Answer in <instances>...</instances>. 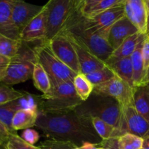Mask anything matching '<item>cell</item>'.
Instances as JSON below:
<instances>
[{
  "label": "cell",
  "mask_w": 149,
  "mask_h": 149,
  "mask_svg": "<svg viewBox=\"0 0 149 149\" xmlns=\"http://www.w3.org/2000/svg\"><path fill=\"white\" fill-rule=\"evenodd\" d=\"M35 127L47 139L65 141L80 146L86 142L100 146L103 140L93 127L92 119L82 116L75 109L59 111H38Z\"/></svg>",
  "instance_id": "obj_1"
},
{
  "label": "cell",
  "mask_w": 149,
  "mask_h": 149,
  "mask_svg": "<svg viewBox=\"0 0 149 149\" xmlns=\"http://www.w3.org/2000/svg\"><path fill=\"white\" fill-rule=\"evenodd\" d=\"M61 33L82 46L86 49L106 63L114 49L110 46L100 32H93L84 26V15L75 0L74 7Z\"/></svg>",
  "instance_id": "obj_2"
},
{
  "label": "cell",
  "mask_w": 149,
  "mask_h": 149,
  "mask_svg": "<svg viewBox=\"0 0 149 149\" xmlns=\"http://www.w3.org/2000/svg\"><path fill=\"white\" fill-rule=\"evenodd\" d=\"M75 109L85 117H97L112 125L116 129V138L122 135V107L113 97L93 92L89 98Z\"/></svg>",
  "instance_id": "obj_3"
},
{
  "label": "cell",
  "mask_w": 149,
  "mask_h": 149,
  "mask_svg": "<svg viewBox=\"0 0 149 149\" xmlns=\"http://www.w3.org/2000/svg\"><path fill=\"white\" fill-rule=\"evenodd\" d=\"M51 89L47 94L38 96V111H59L75 109L82 103L77 95L72 81H61L50 79Z\"/></svg>",
  "instance_id": "obj_4"
},
{
  "label": "cell",
  "mask_w": 149,
  "mask_h": 149,
  "mask_svg": "<svg viewBox=\"0 0 149 149\" xmlns=\"http://www.w3.org/2000/svg\"><path fill=\"white\" fill-rule=\"evenodd\" d=\"M36 63L33 47L22 41L17 54L10 59L6 75L1 82L12 86L32 79L33 68Z\"/></svg>",
  "instance_id": "obj_5"
},
{
  "label": "cell",
  "mask_w": 149,
  "mask_h": 149,
  "mask_svg": "<svg viewBox=\"0 0 149 149\" xmlns=\"http://www.w3.org/2000/svg\"><path fill=\"white\" fill-rule=\"evenodd\" d=\"M37 63L42 65L49 78L57 81H72L77 73L58 59L46 42L33 47Z\"/></svg>",
  "instance_id": "obj_6"
},
{
  "label": "cell",
  "mask_w": 149,
  "mask_h": 149,
  "mask_svg": "<svg viewBox=\"0 0 149 149\" xmlns=\"http://www.w3.org/2000/svg\"><path fill=\"white\" fill-rule=\"evenodd\" d=\"M75 0H49L46 9V42L61 33L74 7Z\"/></svg>",
  "instance_id": "obj_7"
},
{
  "label": "cell",
  "mask_w": 149,
  "mask_h": 149,
  "mask_svg": "<svg viewBox=\"0 0 149 149\" xmlns=\"http://www.w3.org/2000/svg\"><path fill=\"white\" fill-rule=\"evenodd\" d=\"M133 87L117 76L106 82L95 86L93 92L116 99L121 107L133 105Z\"/></svg>",
  "instance_id": "obj_8"
},
{
  "label": "cell",
  "mask_w": 149,
  "mask_h": 149,
  "mask_svg": "<svg viewBox=\"0 0 149 149\" xmlns=\"http://www.w3.org/2000/svg\"><path fill=\"white\" fill-rule=\"evenodd\" d=\"M55 56L77 74H80L79 63L71 41L62 33H58L49 42H46Z\"/></svg>",
  "instance_id": "obj_9"
},
{
  "label": "cell",
  "mask_w": 149,
  "mask_h": 149,
  "mask_svg": "<svg viewBox=\"0 0 149 149\" xmlns=\"http://www.w3.org/2000/svg\"><path fill=\"white\" fill-rule=\"evenodd\" d=\"M125 15L124 5L114 7L92 17L84 15V26L93 32H100L108 37L111 26Z\"/></svg>",
  "instance_id": "obj_10"
},
{
  "label": "cell",
  "mask_w": 149,
  "mask_h": 149,
  "mask_svg": "<svg viewBox=\"0 0 149 149\" xmlns=\"http://www.w3.org/2000/svg\"><path fill=\"white\" fill-rule=\"evenodd\" d=\"M122 135L131 133L143 138L149 130V122L136 111L134 105L122 107Z\"/></svg>",
  "instance_id": "obj_11"
},
{
  "label": "cell",
  "mask_w": 149,
  "mask_h": 149,
  "mask_svg": "<svg viewBox=\"0 0 149 149\" xmlns=\"http://www.w3.org/2000/svg\"><path fill=\"white\" fill-rule=\"evenodd\" d=\"M20 40L26 43L46 42V9L43 10L32 19L20 31Z\"/></svg>",
  "instance_id": "obj_12"
},
{
  "label": "cell",
  "mask_w": 149,
  "mask_h": 149,
  "mask_svg": "<svg viewBox=\"0 0 149 149\" xmlns=\"http://www.w3.org/2000/svg\"><path fill=\"white\" fill-rule=\"evenodd\" d=\"M43 7L44 6L30 4L23 0L15 1L12 11V21L20 33L26 25L43 10Z\"/></svg>",
  "instance_id": "obj_13"
},
{
  "label": "cell",
  "mask_w": 149,
  "mask_h": 149,
  "mask_svg": "<svg viewBox=\"0 0 149 149\" xmlns=\"http://www.w3.org/2000/svg\"><path fill=\"white\" fill-rule=\"evenodd\" d=\"M125 15L143 34L146 33L147 7L146 0H125Z\"/></svg>",
  "instance_id": "obj_14"
},
{
  "label": "cell",
  "mask_w": 149,
  "mask_h": 149,
  "mask_svg": "<svg viewBox=\"0 0 149 149\" xmlns=\"http://www.w3.org/2000/svg\"><path fill=\"white\" fill-rule=\"evenodd\" d=\"M138 32L130 20L124 16L111 26L107 37L108 42L113 49H116L127 38Z\"/></svg>",
  "instance_id": "obj_15"
},
{
  "label": "cell",
  "mask_w": 149,
  "mask_h": 149,
  "mask_svg": "<svg viewBox=\"0 0 149 149\" xmlns=\"http://www.w3.org/2000/svg\"><path fill=\"white\" fill-rule=\"evenodd\" d=\"M17 0H0V33L20 40V32L12 21V11Z\"/></svg>",
  "instance_id": "obj_16"
},
{
  "label": "cell",
  "mask_w": 149,
  "mask_h": 149,
  "mask_svg": "<svg viewBox=\"0 0 149 149\" xmlns=\"http://www.w3.org/2000/svg\"><path fill=\"white\" fill-rule=\"evenodd\" d=\"M70 40L72 42L76 52H77L81 74L87 75L96 70L103 68L106 65V63L99 59L98 58L89 52L85 48H84L74 41L71 40V39Z\"/></svg>",
  "instance_id": "obj_17"
},
{
  "label": "cell",
  "mask_w": 149,
  "mask_h": 149,
  "mask_svg": "<svg viewBox=\"0 0 149 149\" xmlns=\"http://www.w3.org/2000/svg\"><path fill=\"white\" fill-rule=\"evenodd\" d=\"M106 65L114 72L116 76L123 79L134 88L133 71L130 58H109L106 61Z\"/></svg>",
  "instance_id": "obj_18"
},
{
  "label": "cell",
  "mask_w": 149,
  "mask_h": 149,
  "mask_svg": "<svg viewBox=\"0 0 149 149\" xmlns=\"http://www.w3.org/2000/svg\"><path fill=\"white\" fill-rule=\"evenodd\" d=\"M38 117V109L36 107L23 108L17 111L14 115L12 126L14 131L29 129L35 127Z\"/></svg>",
  "instance_id": "obj_19"
},
{
  "label": "cell",
  "mask_w": 149,
  "mask_h": 149,
  "mask_svg": "<svg viewBox=\"0 0 149 149\" xmlns=\"http://www.w3.org/2000/svg\"><path fill=\"white\" fill-rule=\"evenodd\" d=\"M146 37V34L144 35L140 42L138 43L136 49L131 55V61L133 71V85L134 87L144 85V79L146 77V71L144 70L143 60L142 55V48L143 42Z\"/></svg>",
  "instance_id": "obj_20"
},
{
  "label": "cell",
  "mask_w": 149,
  "mask_h": 149,
  "mask_svg": "<svg viewBox=\"0 0 149 149\" xmlns=\"http://www.w3.org/2000/svg\"><path fill=\"white\" fill-rule=\"evenodd\" d=\"M26 97H27V96L23 97V98L5 103V104L0 105V122L4 124V126L9 130V131L11 133H16V132L14 131V130L13 129V126H12V122H13L14 115L20 109H23V108H27L26 107V105L24 104V103H26L25 100L26 99Z\"/></svg>",
  "instance_id": "obj_21"
},
{
  "label": "cell",
  "mask_w": 149,
  "mask_h": 149,
  "mask_svg": "<svg viewBox=\"0 0 149 149\" xmlns=\"http://www.w3.org/2000/svg\"><path fill=\"white\" fill-rule=\"evenodd\" d=\"M133 105L137 111L149 122V87L148 84L134 87Z\"/></svg>",
  "instance_id": "obj_22"
},
{
  "label": "cell",
  "mask_w": 149,
  "mask_h": 149,
  "mask_svg": "<svg viewBox=\"0 0 149 149\" xmlns=\"http://www.w3.org/2000/svg\"><path fill=\"white\" fill-rule=\"evenodd\" d=\"M144 35L145 34H143V33L138 32V33H135V34L127 37L121 44L119 47L113 50L110 58H130L131 55L136 49L138 43L143 37Z\"/></svg>",
  "instance_id": "obj_23"
},
{
  "label": "cell",
  "mask_w": 149,
  "mask_h": 149,
  "mask_svg": "<svg viewBox=\"0 0 149 149\" xmlns=\"http://www.w3.org/2000/svg\"><path fill=\"white\" fill-rule=\"evenodd\" d=\"M34 87L43 94L49 93L51 89V81L49 75L39 63L34 65L32 75Z\"/></svg>",
  "instance_id": "obj_24"
},
{
  "label": "cell",
  "mask_w": 149,
  "mask_h": 149,
  "mask_svg": "<svg viewBox=\"0 0 149 149\" xmlns=\"http://www.w3.org/2000/svg\"><path fill=\"white\" fill-rule=\"evenodd\" d=\"M73 84L77 95L82 101L87 100L93 93L94 86L89 81L85 74H77L74 79Z\"/></svg>",
  "instance_id": "obj_25"
},
{
  "label": "cell",
  "mask_w": 149,
  "mask_h": 149,
  "mask_svg": "<svg viewBox=\"0 0 149 149\" xmlns=\"http://www.w3.org/2000/svg\"><path fill=\"white\" fill-rule=\"evenodd\" d=\"M21 45V40L12 39L0 33V56L11 59L17 55Z\"/></svg>",
  "instance_id": "obj_26"
},
{
  "label": "cell",
  "mask_w": 149,
  "mask_h": 149,
  "mask_svg": "<svg viewBox=\"0 0 149 149\" xmlns=\"http://www.w3.org/2000/svg\"><path fill=\"white\" fill-rule=\"evenodd\" d=\"M125 0H102L90 8L81 12L87 17H92L114 7L124 5Z\"/></svg>",
  "instance_id": "obj_27"
},
{
  "label": "cell",
  "mask_w": 149,
  "mask_h": 149,
  "mask_svg": "<svg viewBox=\"0 0 149 149\" xmlns=\"http://www.w3.org/2000/svg\"><path fill=\"white\" fill-rule=\"evenodd\" d=\"M28 95H29L25 92L16 90L10 85L0 82V105L23 98Z\"/></svg>",
  "instance_id": "obj_28"
},
{
  "label": "cell",
  "mask_w": 149,
  "mask_h": 149,
  "mask_svg": "<svg viewBox=\"0 0 149 149\" xmlns=\"http://www.w3.org/2000/svg\"><path fill=\"white\" fill-rule=\"evenodd\" d=\"M92 122L97 133L103 141L116 138V129L112 125L97 117L92 118Z\"/></svg>",
  "instance_id": "obj_29"
},
{
  "label": "cell",
  "mask_w": 149,
  "mask_h": 149,
  "mask_svg": "<svg viewBox=\"0 0 149 149\" xmlns=\"http://www.w3.org/2000/svg\"><path fill=\"white\" fill-rule=\"evenodd\" d=\"M116 76L113 71L108 65H105L100 69L87 74L86 77L93 86H97L106 82Z\"/></svg>",
  "instance_id": "obj_30"
},
{
  "label": "cell",
  "mask_w": 149,
  "mask_h": 149,
  "mask_svg": "<svg viewBox=\"0 0 149 149\" xmlns=\"http://www.w3.org/2000/svg\"><path fill=\"white\" fill-rule=\"evenodd\" d=\"M143 138L131 133H125L117 138L119 149H142Z\"/></svg>",
  "instance_id": "obj_31"
},
{
  "label": "cell",
  "mask_w": 149,
  "mask_h": 149,
  "mask_svg": "<svg viewBox=\"0 0 149 149\" xmlns=\"http://www.w3.org/2000/svg\"><path fill=\"white\" fill-rule=\"evenodd\" d=\"M7 149H41L39 146L28 143L17 133H11L5 144Z\"/></svg>",
  "instance_id": "obj_32"
},
{
  "label": "cell",
  "mask_w": 149,
  "mask_h": 149,
  "mask_svg": "<svg viewBox=\"0 0 149 149\" xmlns=\"http://www.w3.org/2000/svg\"><path fill=\"white\" fill-rule=\"evenodd\" d=\"M39 147L41 149H77L78 146L70 142L47 139L41 143Z\"/></svg>",
  "instance_id": "obj_33"
},
{
  "label": "cell",
  "mask_w": 149,
  "mask_h": 149,
  "mask_svg": "<svg viewBox=\"0 0 149 149\" xmlns=\"http://www.w3.org/2000/svg\"><path fill=\"white\" fill-rule=\"evenodd\" d=\"M20 137L28 143L34 146V144H36L39 141L40 135L37 131L29 128V129L24 130Z\"/></svg>",
  "instance_id": "obj_34"
},
{
  "label": "cell",
  "mask_w": 149,
  "mask_h": 149,
  "mask_svg": "<svg viewBox=\"0 0 149 149\" xmlns=\"http://www.w3.org/2000/svg\"><path fill=\"white\" fill-rule=\"evenodd\" d=\"M142 55L143 60L144 70L146 74L147 71L149 68V38L146 36L145 40L143 42L142 48Z\"/></svg>",
  "instance_id": "obj_35"
},
{
  "label": "cell",
  "mask_w": 149,
  "mask_h": 149,
  "mask_svg": "<svg viewBox=\"0 0 149 149\" xmlns=\"http://www.w3.org/2000/svg\"><path fill=\"white\" fill-rule=\"evenodd\" d=\"M10 59L5 57L0 56V82L2 81L6 75Z\"/></svg>",
  "instance_id": "obj_36"
},
{
  "label": "cell",
  "mask_w": 149,
  "mask_h": 149,
  "mask_svg": "<svg viewBox=\"0 0 149 149\" xmlns=\"http://www.w3.org/2000/svg\"><path fill=\"white\" fill-rule=\"evenodd\" d=\"M100 1H102V0H77V4L79 7L81 12L90 8L91 7L100 2Z\"/></svg>",
  "instance_id": "obj_37"
},
{
  "label": "cell",
  "mask_w": 149,
  "mask_h": 149,
  "mask_svg": "<svg viewBox=\"0 0 149 149\" xmlns=\"http://www.w3.org/2000/svg\"><path fill=\"white\" fill-rule=\"evenodd\" d=\"M10 134L11 132L9 131V130L4 126V124L0 122V143L5 146Z\"/></svg>",
  "instance_id": "obj_38"
},
{
  "label": "cell",
  "mask_w": 149,
  "mask_h": 149,
  "mask_svg": "<svg viewBox=\"0 0 149 149\" xmlns=\"http://www.w3.org/2000/svg\"><path fill=\"white\" fill-rule=\"evenodd\" d=\"M100 146L109 149H119L117 145V138H111L107 141H103Z\"/></svg>",
  "instance_id": "obj_39"
},
{
  "label": "cell",
  "mask_w": 149,
  "mask_h": 149,
  "mask_svg": "<svg viewBox=\"0 0 149 149\" xmlns=\"http://www.w3.org/2000/svg\"><path fill=\"white\" fill-rule=\"evenodd\" d=\"M98 146L95 145L94 143H92L86 142L84 143H83L82 145L78 146L77 149H97L98 148Z\"/></svg>",
  "instance_id": "obj_40"
},
{
  "label": "cell",
  "mask_w": 149,
  "mask_h": 149,
  "mask_svg": "<svg viewBox=\"0 0 149 149\" xmlns=\"http://www.w3.org/2000/svg\"><path fill=\"white\" fill-rule=\"evenodd\" d=\"M143 142L142 149H149V130L143 138Z\"/></svg>",
  "instance_id": "obj_41"
},
{
  "label": "cell",
  "mask_w": 149,
  "mask_h": 149,
  "mask_svg": "<svg viewBox=\"0 0 149 149\" xmlns=\"http://www.w3.org/2000/svg\"><path fill=\"white\" fill-rule=\"evenodd\" d=\"M147 7V18H146V36L149 38V0H146Z\"/></svg>",
  "instance_id": "obj_42"
},
{
  "label": "cell",
  "mask_w": 149,
  "mask_h": 149,
  "mask_svg": "<svg viewBox=\"0 0 149 149\" xmlns=\"http://www.w3.org/2000/svg\"><path fill=\"white\" fill-rule=\"evenodd\" d=\"M149 83V68L147 71L146 74V77L145 79H144V85H146Z\"/></svg>",
  "instance_id": "obj_43"
},
{
  "label": "cell",
  "mask_w": 149,
  "mask_h": 149,
  "mask_svg": "<svg viewBox=\"0 0 149 149\" xmlns=\"http://www.w3.org/2000/svg\"><path fill=\"white\" fill-rule=\"evenodd\" d=\"M0 149H7V148H6L5 146L3 145V144H1V143H0Z\"/></svg>",
  "instance_id": "obj_44"
},
{
  "label": "cell",
  "mask_w": 149,
  "mask_h": 149,
  "mask_svg": "<svg viewBox=\"0 0 149 149\" xmlns=\"http://www.w3.org/2000/svg\"><path fill=\"white\" fill-rule=\"evenodd\" d=\"M97 149H109V148H105V147H98V148H97Z\"/></svg>",
  "instance_id": "obj_45"
},
{
  "label": "cell",
  "mask_w": 149,
  "mask_h": 149,
  "mask_svg": "<svg viewBox=\"0 0 149 149\" xmlns=\"http://www.w3.org/2000/svg\"><path fill=\"white\" fill-rule=\"evenodd\" d=\"M148 87H149V83H148Z\"/></svg>",
  "instance_id": "obj_46"
},
{
  "label": "cell",
  "mask_w": 149,
  "mask_h": 149,
  "mask_svg": "<svg viewBox=\"0 0 149 149\" xmlns=\"http://www.w3.org/2000/svg\"><path fill=\"white\" fill-rule=\"evenodd\" d=\"M23 1H25V0H23Z\"/></svg>",
  "instance_id": "obj_47"
}]
</instances>
